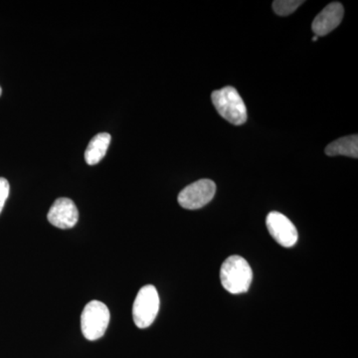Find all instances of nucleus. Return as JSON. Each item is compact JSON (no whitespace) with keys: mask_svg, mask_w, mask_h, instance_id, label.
Instances as JSON below:
<instances>
[{"mask_svg":"<svg viewBox=\"0 0 358 358\" xmlns=\"http://www.w3.org/2000/svg\"><path fill=\"white\" fill-rule=\"evenodd\" d=\"M223 288L230 294L246 293L253 280V272L249 263L240 256L226 259L220 270Z\"/></svg>","mask_w":358,"mask_h":358,"instance_id":"obj_1","label":"nucleus"},{"mask_svg":"<svg viewBox=\"0 0 358 358\" xmlns=\"http://www.w3.org/2000/svg\"><path fill=\"white\" fill-rule=\"evenodd\" d=\"M212 103L219 115L235 126H241L247 121V109L243 99L233 87L214 91Z\"/></svg>","mask_w":358,"mask_h":358,"instance_id":"obj_2","label":"nucleus"},{"mask_svg":"<svg viewBox=\"0 0 358 358\" xmlns=\"http://www.w3.org/2000/svg\"><path fill=\"white\" fill-rule=\"evenodd\" d=\"M110 310L100 301L87 303L81 315V329L85 338L94 341L103 338L110 324Z\"/></svg>","mask_w":358,"mask_h":358,"instance_id":"obj_3","label":"nucleus"},{"mask_svg":"<svg viewBox=\"0 0 358 358\" xmlns=\"http://www.w3.org/2000/svg\"><path fill=\"white\" fill-rule=\"evenodd\" d=\"M159 310V296L152 285L143 287L134 300L133 317L138 329L152 326Z\"/></svg>","mask_w":358,"mask_h":358,"instance_id":"obj_4","label":"nucleus"},{"mask_svg":"<svg viewBox=\"0 0 358 358\" xmlns=\"http://www.w3.org/2000/svg\"><path fill=\"white\" fill-rule=\"evenodd\" d=\"M216 185L210 179H200L186 186L178 194V203L183 208L194 210L205 206L213 199Z\"/></svg>","mask_w":358,"mask_h":358,"instance_id":"obj_5","label":"nucleus"},{"mask_svg":"<svg viewBox=\"0 0 358 358\" xmlns=\"http://www.w3.org/2000/svg\"><path fill=\"white\" fill-rule=\"evenodd\" d=\"M266 225L271 236L281 246L289 248L298 241L296 226L284 214L277 211L270 212L266 218Z\"/></svg>","mask_w":358,"mask_h":358,"instance_id":"obj_6","label":"nucleus"},{"mask_svg":"<svg viewBox=\"0 0 358 358\" xmlns=\"http://www.w3.org/2000/svg\"><path fill=\"white\" fill-rule=\"evenodd\" d=\"M47 218L55 227L70 229L76 225L79 219V211L72 200L62 197L52 205Z\"/></svg>","mask_w":358,"mask_h":358,"instance_id":"obj_7","label":"nucleus"},{"mask_svg":"<svg viewBox=\"0 0 358 358\" xmlns=\"http://www.w3.org/2000/svg\"><path fill=\"white\" fill-rule=\"evenodd\" d=\"M345 14V9L338 2L329 4L326 8L320 11L319 15L313 21V31L317 36H324L336 29Z\"/></svg>","mask_w":358,"mask_h":358,"instance_id":"obj_8","label":"nucleus"},{"mask_svg":"<svg viewBox=\"0 0 358 358\" xmlns=\"http://www.w3.org/2000/svg\"><path fill=\"white\" fill-rule=\"evenodd\" d=\"M110 140L112 138L108 133L96 134L92 138L85 152V159L89 166H95L103 159L109 148Z\"/></svg>","mask_w":358,"mask_h":358,"instance_id":"obj_9","label":"nucleus"},{"mask_svg":"<svg viewBox=\"0 0 358 358\" xmlns=\"http://www.w3.org/2000/svg\"><path fill=\"white\" fill-rule=\"evenodd\" d=\"M326 154L329 157L345 155V157H358V136L357 134L345 136L329 143L326 148Z\"/></svg>","mask_w":358,"mask_h":358,"instance_id":"obj_10","label":"nucleus"},{"mask_svg":"<svg viewBox=\"0 0 358 358\" xmlns=\"http://www.w3.org/2000/svg\"><path fill=\"white\" fill-rule=\"evenodd\" d=\"M303 3H305V1L301 0H275L273 2V9L278 15L288 16L294 13Z\"/></svg>","mask_w":358,"mask_h":358,"instance_id":"obj_11","label":"nucleus"},{"mask_svg":"<svg viewBox=\"0 0 358 358\" xmlns=\"http://www.w3.org/2000/svg\"><path fill=\"white\" fill-rule=\"evenodd\" d=\"M9 192H10V186H9L8 181L6 178H0V213L8 199Z\"/></svg>","mask_w":358,"mask_h":358,"instance_id":"obj_12","label":"nucleus"},{"mask_svg":"<svg viewBox=\"0 0 358 358\" xmlns=\"http://www.w3.org/2000/svg\"><path fill=\"white\" fill-rule=\"evenodd\" d=\"M317 39H319V36H317V35H315V36L313 37V38L312 40L313 42H315V41H317Z\"/></svg>","mask_w":358,"mask_h":358,"instance_id":"obj_13","label":"nucleus"},{"mask_svg":"<svg viewBox=\"0 0 358 358\" xmlns=\"http://www.w3.org/2000/svg\"><path fill=\"white\" fill-rule=\"evenodd\" d=\"M1 94H2V89H1V87H0V96H1Z\"/></svg>","mask_w":358,"mask_h":358,"instance_id":"obj_14","label":"nucleus"}]
</instances>
